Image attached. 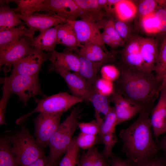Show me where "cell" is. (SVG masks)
Returning <instances> with one entry per match:
<instances>
[{
  "mask_svg": "<svg viewBox=\"0 0 166 166\" xmlns=\"http://www.w3.org/2000/svg\"><path fill=\"white\" fill-rule=\"evenodd\" d=\"M33 38L27 37L22 38L12 44L3 52L0 53V68L6 74L11 67L26 55L34 47Z\"/></svg>",
  "mask_w": 166,
  "mask_h": 166,
  "instance_id": "obj_9",
  "label": "cell"
},
{
  "mask_svg": "<svg viewBox=\"0 0 166 166\" xmlns=\"http://www.w3.org/2000/svg\"><path fill=\"white\" fill-rule=\"evenodd\" d=\"M102 67L108 78L110 81H115L118 79L120 73L118 66L113 65H104Z\"/></svg>",
  "mask_w": 166,
  "mask_h": 166,
  "instance_id": "obj_43",
  "label": "cell"
},
{
  "mask_svg": "<svg viewBox=\"0 0 166 166\" xmlns=\"http://www.w3.org/2000/svg\"><path fill=\"white\" fill-rule=\"evenodd\" d=\"M2 89V95L0 101V125L6 124L5 114L8 101L11 94L7 85L3 84Z\"/></svg>",
  "mask_w": 166,
  "mask_h": 166,
  "instance_id": "obj_37",
  "label": "cell"
},
{
  "mask_svg": "<svg viewBox=\"0 0 166 166\" xmlns=\"http://www.w3.org/2000/svg\"><path fill=\"white\" fill-rule=\"evenodd\" d=\"M161 83L160 88V91L162 89L166 88V75L161 78Z\"/></svg>",
  "mask_w": 166,
  "mask_h": 166,
  "instance_id": "obj_48",
  "label": "cell"
},
{
  "mask_svg": "<svg viewBox=\"0 0 166 166\" xmlns=\"http://www.w3.org/2000/svg\"><path fill=\"white\" fill-rule=\"evenodd\" d=\"M80 8L81 19L99 24L107 16L100 7L98 0H75Z\"/></svg>",
  "mask_w": 166,
  "mask_h": 166,
  "instance_id": "obj_17",
  "label": "cell"
},
{
  "mask_svg": "<svg viewBox=\"0 0 166 166\" xmlns=\"http://www.w3.org/2000/svg\"><path fill=\"white\" fill-rule=\"evenodd\" d=\"M43 10L56 14L68 21H75L81 17L79 7L75 0H45L37 8L36 12Z\"/></svg>",
  "mask_w": 166,
  "mask_h": 166,
  "instance_id": "obj_11",
  "label": "cell"
},
{
  "mask_svg": "<svg viewBox=\"0 0 166 166\" xmlns=\"http://www.w3.org/2000/svg\"><path fill=\"white\" fill-rule=\"evenodd\" d=\"M51 52L33 47L23 57L12 67V73L35 76L38 74L43 63L49 58Z\"/></svg>",
  "mask_w": 166,
  "mask_h": 166,
  "instance_id": "obj_8",
  "label": "cell"
},
{
  "mask_svg": "<svg viewBox=\"0 0 166 166\" xmlns=\"http://www.w3.org/2000/svg\"><path fill=\"white\" fill-rule=\"evenodd\" d=\"M49 69L50 72L55 71L62 77L72 95L90 101V91L85 81L77 73L57 66L50 65Z\"/></svg>",
  "mask_w": 166,
  "mask_h": 166,
  "instance_id": "obj_12",
  "label": "cell"
},
{
  "mask_svg": "<svg viewBox=\"0 0 166 166\" xmlns=\"http://www.w3.org/2000/svg\"><path fill=\"white\" fill-rule=\"evenodd\" d=\"M87 150L81 157L78 166H110L97 148L93 146Z\"/></svg>",
  "mask_w": 166,
  "mask_h": 166,
  "instance_id": "obj_26",
  "label": "cell"
},
{
  "mask_svg": "<svg viewBox=\"0 0 166 166\" xmlns=\"http://www.w3.org/2000/svg\"><path fill=\"white\" fill-rule=\"evenodd\" d=\"M151 113L153 134L157 139L164 133L166 118V88L160 90L158 101L152 110Z\"/></svg>",
  "mask_w": 166,
  "mask_h": 166,
  "instance_id": "obj_16",
  "label": "cell"
},
{
  "mask_svg": "<svg viewBox=\"0 0 166 166\" xmlns=\"http://www.w3.org/2000/svg\"><path fill=\"white\" fill-rule=\"evenodd\" d=\"M67 21L73 27L81 45L94 44L101 46L105 52H109L102 41L101 28L97 23L82 19Z\"/></svg>",
  "mask_w": 166,
  "mask_h": 166,
  "instance_id": "obj_10",
  "label": "cell"
},
{
  "mask_svg": "<svg viewBox=\"0 0 166 166\" xmlns=\"http://www.w3.org/2000/svg\"><path fill=\"white\" fill-rule=\"evenodd\" d=\"M1 81L7 85L11 93L18 97L19 100L25 106L31 97L37 95L45 96L41 89L38 75L11 73L9 76L6 75L1 78Z\"/></svg>",
  "mask_w": 166,
  "mask_h": 166,
  "instance_id": "obj_6",
  "label": "cell"
},
{
  "mask_svg": "<svg viewBox=\"0 0 166 166\" xmlns=\"http://www.w3.org/2000/svg\"><path fill=\"white\" fill-rule=\"evenodd\" d=\"M150 114L142 111L132 124L120 132L122 151L132 163L155 156L158 152L152 138Z\"/></svg>",
  "mask_w": 166,
  "mask_h": 166,
  "instance_id": "obj_2",
  "label": "cell"
},
{
  "mask_svg": "<svg viewBox=\"0 0 166 166\" xmlns=\"http://www.w3.org/2000/svg\"><path fill=\"white\" fill-rule=\"evenodd\" d=\"M102 41L105 44H106L113 48L121 46L118 43L114 41L104 31L101 34Z\"/></svg>",
  "mask_w": 166,
  "mask_h": 166,
  "instance_id": "obj_47",
  "label": "cell"
},
{
  "mask_svg": "<svg viewBox=\"0 0 166 166\" xmlns=\"http://www.w3.org/2000/svg\"><path fill=\"white\" fill-rule=\"evenodd\" d=\"M113 103L117 117V125L128 121L144 110L141 107L133 104L121 94L113 91L109 96Z\"/></svg>",
  "mask_w": 166,
  "mask_h": 166,
  "instance_id": "obj_14",
  "label": "cell"
},
{
  "mask_svg": "<svg viewBox=\"0 0 166 166\" xmlns=\"http://www.w3.org/2000/svg\"><path fill=\"white\" fill-rule=\"evenodd\" d=\"M98 141L102 142L104 146L103 151L101 153L103 156L107 159L113 156V148L114 145L119 142L115 132L108 133L100 136H98Z\"/></svg>",
  "mask_w": 166,
  "mask_h": 166,
  "instance_id": "obj_32",
  "label": "cell"
},
{
  "mask_svg": "<svg viewBox=\"0 0 166 166\" xmlns=\"http://www.w3.org/2000/svg\"><path fill=\"white\" fill-rule=\"evenodd\" d=\"M34 34L23 24L0 30V53L24 37L33 38Z\"/></svg>",
  "mask_w": 166,
  "mask_h": 166,
  "instance_id": "obj_19",
  "label": "cell"
},
{
  "mask_svg": "<svg viewBox=\"0 0 166 166\" xmlns=\"http://www.w3.org/2000/svg\"><path fill=\"white\" fill-rule=\"evenodd\" d=\"M59 161L45 155L27 166H58Z\"/></svg>",
  "mask_w": 166,
  "mask_h": 166,
  "instance_id": "obj_42",
  "label": "cell"
},
{
  "mask_svg": "<svg viewBox=\"0 0 166 166\" xmlns=\"http://www.w3.org/2000/svg\"><path fill=\"white\" fill-rule=\"evenodd\" d=\"M57 44L65 46L64 51L77 53L82 45L79 42L76 33L72 26L68 21L60 24L58 29L57 39Z\"/></svg>",
  "mask_w": 166,
  "mask_h": 166,
  "instance_id": "obj_20",
  "label": "cell"
},
{
  "mask_svg": "<svg viewBox=\"0 0 166 166\" xmlns=\"http://www.w3.org/2000/svg\"><path fill=\"white\" fill-rule=\"evenodd\" d=\"M8 139L0 140V166H19L11 151V145Z\"/></svg>",
  "mask_w": 166,
  "mask_h": 166,
  "instance_id": "obj_28",
  "label": "cell"
},
{
  "mask_svg": "<svg viewBox=\"0 0 166 166\" xmlns=\"http://www.w3.org/2000/svg\"><path fill=\"white\" fill-rule=\"evenodd\" d=\"M104 31L107 34L116 42L122 46L124 44V40L121 38L117 31L114 25V20L110 19L108 20L103 28Z\"/></svg>",
  "mask_w": 166,
  "mask_h": 166,
  "instance_id": "obj_40",
  "label": "cell"
},
{
  "mask_svg": "<svg viewBox=\"0 0 166 166\" xmlns=\"http://www.w3.org/2000/svg\"><path fill=\"white\" fill-rule=\"evenodd\" d=\"M154 12L159 33H166V0H159Z\"/></svg>",
  "mask_w": 166,
  "mask_h": 166,
  "instance_id": "obj_34",
  "label": "cell"
},
{
  "mask_svg": "<svg viewBox=\"0 0 166 166\" xmlns=\"http://www.w3.org/2000/svg\"><path fill=\"white\" fill-rule=\"evenodd\" d=\"M154 12L141 17L142 28L148 34L159 33L158 23L155 18Z\"/></svg>",
  "mask_w": 166,
  "mask_h": 166,
  "instance_id": "obj_35",
  "label": "cell"
},
{
  "mask_svg": "<svg viewBox=\"0 0 166 166\" xmlns=\"http://www.w3.org/2000/svg\"><path fill=\"white\" fill-rule=\"evenodd\" d=\"M78 127L81 132L84 133L98 135L100 132V126L96 120L88 122H79Z\"/></svg>",
  "mask_w": 166,
  "mask_h": 166,
  "instance_id": "obj_39",
  "label": "cell"
},
{
  "mask_svg": "<svg viewBox=\"0 0 166 166\" xmlns=\"http://www.w3.org/2000/svg\"><path fill=\"white\" fill-rule=\"evenodd\" d=\"M77 54L79 60V66L77 73L85 83L91 93L97 90L96 85L99 78V72L106 63L93 61Z\"/></svg>",
  "mask_w": 166,
  "mask_h": 166,
  "instance_id": "obj_15",
  "label": "cell"
},
{
  "mask_svg": "<svg viewBox=\"0 0 166 166\" xmlns=\"http://www.w3.org/2000/svg\"><path fill=\"white\" fill-rule=\"evenodd\" d=\"M60 25L40 32L32 41L33 46L42 51L51 52L57 44V32Z\"/></svg>",
  "mask_w": 166,
  "mask_h": 166,
  "instance_id": "obj_22",
  "label": "cell"
},
{
  "mask_svg": "<svg viewBox=\"0 0 166 166\" xmlns=\"http://www.w3.org/2000/svg\"><path fill=\"white\" fill-rule=\"evenodd\" d=\"M24 23L14 9L6 4L0 3V30L9 29Z\"/></svg>",
  "mask_w": 166,
  "mask_h": 166,
  "instance_id": "obj_24",
  "label": "cell"
},
{
  "mask_svg": "<svg viewBox=\"0 0 166 166\" xmlns=\"http://www.w3.org/2000/svg\"><path fill=\"white\" fill-rule=\"evenodd\" d=\"M115 27L119 36L123 40L127 37L128 30L126 24L124 21L119 19L114 20Z\"/></svg>",
  "mask_w": 166,
  "mask_h": 166,
  "instance_id": "obj_45",
  "label": "cell"
},
{
  "mask_svg": "<svg viewBox=\"0 0 166 166\" xmlns=\"http://www.w3.org/2000/svg\"><path fill=\"white\" fill-rule=\"evenodd\" d=\"M77 143L79 148L89 149L93 147L98 141V135L80 133L76 138Z\"/></svg>",
  "mask_w": 166,
  "mask_h": 166,
  "instance_id": "obj_36",
  "label": "cell"
},
{
  "mask_svg": "<svg viewBox=\"0 0 166 166\" xmlns=\"http://www.w3.org/2000/svg\"><path fill=\"white\" fill-rule=\"evenodd\" d=\"M11 151L19 166H27L44 155V148L24 125L8 139Z\"/></svg>",
  "mask_w": 166,
  "mask_h": 166,
  "instance_id": "obj_3",
  "label": "cell"
},
{
  "mask_svg": "<svg viewBox=\"0 0 166 166\" xmlns=\"http://www.w3.org/2000/svg\"><path fill=\"white\" fill-rule=\"evenodd\" d=\"M90 102L94 107L96 120L101 119L99 115L100 113L105 116L113 108L110 105L109 96L100 93L98 90L91 93Z\"/></svg>",
  "mask_w": 166,
  "mask_h": 166,
  "instance_id": "obj_25",
  "label": "cell"
},
{
  "mask_svg": "<svg viewBox=\"0 0 166 166\" xmlns=\"http://www.w3.org/2000/svg\"><path fill=\"white\" fill-rule=\"evenodd\" d=\"M166 132V118L165 120V123H164V133Z\"/></svg>",
  "mask_w": 166,
  "mask_h": 166,
  "instance_id": "obj_50",
  "label": "cell"
},
{
  "mask_svg": "<svg viewBox=\"0 0 166 166\" xmlns=\"http://www.w3.org/2000/svg\"><path fill=\"white\" fill-rule=\"evenodd\" d=\"M143 61V70L152 72L159 54L156 41L152 38H141L140 52Z\"/></svg>",
  "mask_w": 166,
  "mask_h": 166,
  "instance_id": "obj_18",
  "label": "cell"
},
{
  "mask_svg": "<svg viewBox=\"0 0 166 166\" xmlns=\"http://www.w3.org/2000/svg\"><path fill=\"white\" fill-rule=\"evenodd\" d=\"M156 156L132 163V166H166L164 162Z\"/></svg>",
  "mask_w": 166,
  "mask_h": 166,
  "instance_id": "obj_41",
  "label": "cell"
},
{
  "mask_svg": "<svg viewBox=\"0 0 166 166\" xmlns=\"http://www.w3.org/2000/svg\"><path fill=\"white\" fill-rule=\"evenodd\" d=\"M161 144L162 147L166 151V135L162 140Z\"/></svg>",
  "mask_w": 166,
  "mask_h": 166,
  "instance_id": "obj_49",
  "label": "cell"
},
{
  "mask_svg": "<svg viewBox=\"0 0 166 166\" xmlns=\"http://www.w3.org/2000/svg\"><path fill=\"white\" fill-rule=\"evenodd\" d=\"M117 117L114 107L105 116L100 126V132L98 135L100 136L105 134L115 132L117 126Z\"/></svg>",
  "mask_w": 166,
  "mask_h": 166,
  "instance_id": "obj_33",
  "label": "cell"
},
{
  "mask_svg": "<svg viewBox=\"0 0 166 166\" xmlns=\"http://www.w3.org/2000/svg\"><path fill=\"white\" fill-rule=\"evenodd\" d=\"M45 0H12L17 4L14 9L16 13L22 15H27L35 13L38 7Z\"/></svg>",
  "mask_w": 166,
  "mask_h": 166,
  "instance_id": "obj_30",
  "label": "cell"
},
{
  "mask_svg": "<svg viewBox=\"0 0 166 166\" xmlns=\"http://www.w3.org/2000/svg\"><path fill=\"white\" fill-rule=\"evenodd\" d=\"M153 71L161 78L166 75V35L159 50L158 56Z\"/></svg>",
  "mask_w": 166,
  "mask_h": 166,
  "instance_id": "obj_31",
  "label": "cell"
},
{
  "mask_svg": "<svg viewBox=\"0 0 166 166\" xmlns=\"http://www.w3.org/2000/svg\"><path fill=\"white\" fill-rule=\"evenodd\" d=\"M120 73L113 85V91L134 105L150 113L159 96L161 79L152 72L124 65L118 66Z\"/></svg>",
  "mask_w": 166,
  "mask_h": 166,
  "instance_id": "obj_1",
  "label": "cell"
},
{
  "mask_svg": "<svg viewBox=\"0 0 166 166\" xmlns=\"http://www.w3.org/2000/svg\"><path fill=\"white\" fill-rule=\"evenodd\" d=\"M84 101L66 92L60 93L41 99H36L37 105L35 108L18 119L16 122L17 124L22 123L30 115L36 113H63L74 105Z\"/></svg>",
  "mask_w": 166,
  "mask_h": 166,
  "instance_id": "obj_5",
  "label": "cell"
},
{
  "mask_svg": "<svg viewBox=\"0 0 166 166\" xmlns=\"http://www.w3.org/2000/svg\"><path fill=\"white\" fill-rule=\"evenodd\" d=\"M17 14L30 30L34 33L37 31L41 32L67 22L66 19L56 14L34 13L30 15H22Z\"/></svg>",
  "mask_w": 166,
  "mask_h": 166,
  "instance_id": "obj_13",
  "label": "cell"
},
{
  "mask_svg": "<svg viewBox=\"0 0 166 166\" xmlns=\"http://www.w3.org/2000/svg\"><path fill=\"white\" fill-rule=\"evenodd\" d=\"M63 113H40L34 119L35 139L43 148L48 145L50 137L60 124Z\"/></svg>",
  "mask_w": 166,
  "mask_h": 166,
  "instance_id": "obj_7",
  "label": "cell"
},
{
  "mask_svg": "<svg viewBox=\"0 0 166 166\" xmlns=\"http://www.w3.org/2000/svg\"><path fill=\"white\" fill-rule=\"evenodd\" d=\"M114 11L118 19L124 22L132 18L136 13L137 9L132 1L120 0L115 6Z\"/></svg>",
  "mask_w": 166,
  "mask_h": 166,
  "instance_id": "obj_27",
  "label": "cell"
},
{
  "mask_svg": "<svg viewBox=\"0 0 166 166\" xmlns=\"http://www.w3.org/2000/svg\"><path fill=\"white\" fill-rule=\"evenodd\" d=\"M49 59L51 65L62 67L77 73L79 66V60L76 53L64 51L57 52L55 50L51 52Z\"/></svg>",
  "mask_w": 166,
  "mask_h": 166,
  "instance_id": "obj_21",
  "label": "cell"
},
{
  "mask_svg": "<svg viewBox=\"0 0 166 166\" xmlns=\"http://www.w3.org/2000/svg\"><path fill=\"white\" fill-rule=\"evenodd\" d=\"M159 0H144L140 3L138 11L141 17L154 12L156 9Z\"/></svg>",
  "mask_w": 166,
  "mask_h": 166,
  "instance_id": "obj_38",
  "label": "cell"
},
{
  "mask_svg": "<svg viewBox=\"0 0 166 166\" xmlns=\"http://www.w3.org/2000/svg\"><path fill=\"white\" fill-rule=\"evenodd\" d=\"M76 137L73 138L69 148L59 162V166H78L79 147L76 140Z\"/></svg>",
  "mask_w": 166,
  "mask_h": 166,
  "instance_id": "obj_29",
  "label": "cell"
},
{
  "mask_svg": "<svg viewBox=\"0 0 166 166\" xmlns=\"http://www.w3.org/2000/svg\"><path fill=\"white\" fill-rule=\"evenodd\" d=\"M76 53L91 61L106 63L111 61L114 55L113 53L105 52L100 46L91 43L83 45Z\"/></svg>",
  "mask_w": 166,
  "mask_h": 166,
  "instance_id": "obj_23",
  "label": "cell"
},
{
  "mask_svg": "<svg viewBox=\"0 0 166 166\" xmlns=\"http://www.w3.org/2000/svg\"><path fill=\"white\" fill-rule=\"evenodd\" d=\"M79 113L77 108L73 109L50 137L48 146L49 149V156L53 159L59 161L71 144L73 135L78 127Z\"/></svg>",
  "mask_w": 166,
  "mask_h": 166,
  "instance_id": "obj_4",
  "label": "cell"
},
{
  "mask_svg": "<svg viewBox=\"0 0 166 166\" xmlns=\"http://www.w3.org/2000/svg\"><path fill=\"white\" fill-rule=\"evenodd\" d=\"M111 158V166H132V162L128 160H123L115 155Z\"/></svg>",
  "mask_w": 166,
  "mask_h": 166,
  "instance_id": "obj_46",
  "label": "cell"
},
{
  "mask_svg": "<svg viewBox=\"0 0 166 166\" xmlns=\"http://www.w3.org/2000/svg\"><path fill=\"white\" fill-rule=\"evenodd\" d=\"M140 47L141 38L135 39L127 45L122 55L139 53Z\"/></svg>",
  "mask_w": 166,
  "mask_h": 166,
  "instance_id": "obj_44",
  "label": "cell"
}]
</instances>
